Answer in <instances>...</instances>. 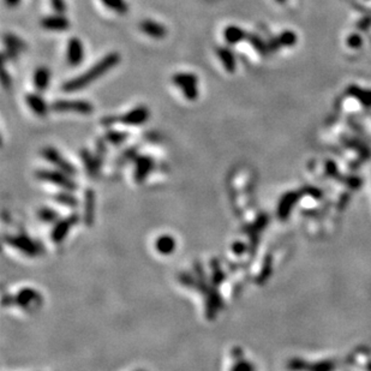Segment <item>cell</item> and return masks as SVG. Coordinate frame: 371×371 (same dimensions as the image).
I'll list each match as a JSON object with an SVG mask.
<instances>
[{"label":"cell","instance_id":"obj_20","mask_svg":"<svg viewBox=\"0 0 371 371\" xmlns=\"http://www.w3.org/2000/svg\"><path fill=\"white\" fill-rule=\"evenodd\" d=\"M51 3H52V6L56 12L63 13L65 11V3H64V0H51Z\"/></svg>","mask_w":371,"mask_h":371},{"label":"cell","instance_id":"obj_15","mask_svg":"<svg viewBox=\"0 0 371 371\" xmlns=\"http://www.w3.org/2000/svg\"><path fill=\"white\" fill-rule=\"evenodd\" d=\"M102 4L117 13H127L128 4L125 0H101Z\"/></svg>","mask_w":371,"mask_h":371},{"label":"cell","instance_id":"obj_2","mask_svg":"<svg viewBox=\"0 0 371 371\" xmlns=\"http://www.w3.org/2000/svg\"><path fill=\"white\" fill-rule=\"evenodd\" d=\"M172 83L182 90L185 98L190 101H195L199 98V77L195 73L178 72L172 76Z\"/></svg>","mask_w":371,"mask_h":371},{"label":"cell","instance_id":"obj_5","mask_svg":"<svg viewBox=\"0 0 371 371\" xmlns=\"http://www.w3.org/2000/svg\"><path fill=\"white\" fill-rule=\"evenodd\" d=\"M66 59L71 66H77L84 59V47L78 37H71L67 42Z\"/></svg>","mask_w":371,"mask_h":371},{"label":"cell","instance_id":"obj_16","mask_svg":"<svg viewBox=\"0 0 371 371\" xmlns=\"http://www.w3.org/2000/svg\"><path fill=\"white\" fill-rule=\"evenodd\" d=\"M153 166V161L151 158L143 156L137 160V177H145L147 173L151 171Z\"/></svg>","mask_w":371,"mask_h":371},{"label":"cell","instance_id":"obj_3","mask_svg":"<svg viewBox=\"0 0 371 371\" xmlns=\"http://www.w3.org/2000/svg\"><path fill=\"white\" fill-rule=\"evenodd\" d=\"M51 108L57 112H76L81 114H90L94 111L93 105L84 100H58L53 102Z\"/></svg>","mask_w":371,"mask_h":371},{"label":"cell","instance_id":"obj_1","mask_svg":"<svg viewBox=\"0 0 371 371\" xmlns=\"http://www.w3.org/2000/svg\"><path fill=\"white\" fill-rule=\"evenodd\" d=\"M119 61H120V56H119L118 53L107 54L106 57H104L101 60H98L96 64H94L89 70L82 73L81 76L75 77L72 80L65 82V83L63 84V90L69 91L70 93V91L83 89V88L89 86L91 82H94L95 80H97V78L104 76V75L108 72L111 69L117 66Z\"/></svg>","mask_w":371,"mask_h":371},{"label":"cell","instance_id":"obj_19","mask_svg":"<svg viewBox=\"0 0 371 371\" xmlns=\"http://www.w3.org/2000/svg\"><path fill=\"white\" fill-rule=\"evenodd\" d=\"M231 371H255V366L246 360H239L236 365H233Z\"/></svg>","mask_w":371,"mask_h":371},{"label":"cell","instance_id":"obj_14","mask_svg":"<svg viewBox=\"0 0 371 371\" xmlns=\"http://www.w3.org/2000/svg\"><path fill=\"white\" fill-rule=\"evenodd\" d=\"M156 249L161 254H171L175 250V239L169 236H162L156 241Z\"/></svg>","mask_w":371,"mask_h":371},{"label":"cell","instance_id":"obj_11","mask_svg":"<svg viewBox=\"0 0 371 371\" xmlns=\"http://www.w3.org/2000/svg\"><path fill=\"white\" fill-rule=\"evenodd\" d=\"M216 54L221 63H222L225 70L227 72H234V70L237 67V61L232 51L227 48V47H220V48H217Z\"/></svg>","mask_w":371,"mask_h":371},{"label":"cell","instance_id":"obj_13","mask_svg":"<svg viewBox=\"0 0 371 371\" xmlns=\"http://www.w3.org/2000/svg\"><path fill=\"white\" fill-rule=\"evenodd\" d=\"M224 37L229 45H236V43L243 41L246 37V34L241 28L237 26H230L225 29Z\"/></svg>","mask_w":371,"mask_h":371},{"label":"cell","instance_id":"obj_8","mask_svg":"<svg viewBox=\"0 0 371 371\" xmlns=\"http://www.w3.org/2000/svg\"><path fill=\"white\" fill-rule=\"evenodd\" d=\"M41 27L51 32H65L70 28V22L66 17L58 13V15L47 16L41 19Z\"/></svg>","mask_w":371,"mask_h":371},{"label":"cell","instance_id":"obj_21","mask_svg":"<svg viewBox=\"0 0 371 371\" xmlns=\"http://www.w3.org/2000/svg\"><path fill=\"white\" fill-rule=\"evenodd\" d=\"M6 5L10 6V8H15V6H17L20 3V0H5Z\"/></svg>","mask_w":371,"mask_h":371},{"label":"cell","instance_id":"obj_6","mask_svg":"<svg viewBox=\"0 0 371 371\" xmlns=\"http://www.w3.org/2000/svg\"><path fill=\"white\" fill-rule=\"evenodd\" d=\"M41 154H42L43 158H45L46 160H48L50 162H52L53 165H56L57 167L61 169L64 173H67V175H75V173H76L73 166L71 165L70 162H67L66 160L60 155V153L58 152L57 149L51 148V147L45 148Z\"/></svg>","mask_w":371,"mask_h":371},{"label":"cell","instance_id":"obj_4","mask_svg":"<svg viewBox=\"0 0 371 371\" xmlns=\"http://www.w3.org/2000/svg\"><path fill=\"white\" fill-rule=\"evenodd\" d=\"M149 110L145 106H138L134 108V110L129 111L128 113L121 115L119 118V121L124 125H129V127H137V125L144 124L149 119Z\"/></svg>","mask_w":371,"mask_h":371},{"label":"cell","instance_id":"obj_18","mask_svg":"<svg viewBox=\"0 0 371 371\" xmlns=\"http://www.w3.org/2000/svg\"><path fill=\"white\" fill-rule=\"evenodd\" d=\"M5 42H6V45L9 46V48L20 50V48H23V46H24V43H23L22 41H20L19 39H17V37L13 35H6Z\"/></svg>","mask_w":371,"mask_h":371},{"label":"cell","instance_id":"obj_7","mask_svg":"<svg viewBox=\"0 0 371 371\" xmlns=\"http://www.w3.org/2000/svg\"><path fill=\"white\" fill-rule=\"evenodd\" d=\"M37 178L41 180H45V182H50L56 184V185L63 186L65 189H73L75 184L72 180H70L67 177L61 172L57 171H47V169H41V171L37 172Z\"/></svg>","mask_w":371,"mask_h":371},{"label":"cell","instance_id":"obj_17","mask_svg":"<svg viewBox=\"0 0 371 371\" xmlns=\"http://www.w3.org/2000/svg\"><path fill=\"white\" fill-rule=\"evenodd\" d=\"M127 137L128 135L121 131H110L107 134V139L111 143H113V144H119V143H121Z\"/></svg>","mask_w":371,"mask_h":371},{"label":"cell","instance_id":"obj_9","mask_svg":"<svg viewBox=\"0 0 371 371\" xmlns=\"http://www.w3.org/2000/svg\"><path fill=\"white\" fill-rule=\"evenodd\" d=\"M139 29H141V32L147 34L148 36L153 37V39H163V37L167 35L166 27L162 26L161 23L155 22V20L152 19H145L141 22Z\"/></svg>","mask_w":371,"mask_h":371},{"label":"cell","instance_id":"obj_10","mask_svg":"<svg viewBox=\"0 0 371 371\" xmlns=\"http://www.w3.org/2000/svg\"><path fill=\"white\" fill-rule=\"evenodd\" d=\"M26 102L37 117H46L48 114V106L41 95L35 93L28 94L26 96Z\"/></svg>","mask_w":371,"mask_h":371},{"label":"cell","instance_id":"obj_22","mask_svg":"<svg viewBox=\"0 0 371 371\" xmlns=\"http://www.w3.org/2000/svg\"><path fill=\"white\" fill-rule=\"evenodd\" d=\"M11 82V80H8V73H6V71H3V83H4V86H9V83Z\"/></svg>","mask_w":371,"mask_h":371},{"label":"cell","instance_id":"obj_12","mask_svg":"<svg viewBox=\"0 0 371 371\" xmlns=\"http://www.w3.org/2000/svg\"><path fill=\"white\" fill-rule=\"evenodd\" d=\"M34 86L39 91H43L50 86L51 81V71L46 66L37 67L34 73Z\"/></svg>","mask_w":371,"mask_h":371}]
</instances>
